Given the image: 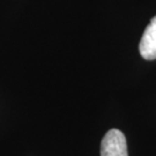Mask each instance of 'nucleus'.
I'll use <instances>...</instances> for the list:
<instances>
[{
    "label": "nucleus",
    "instance_id": "obj_1",
    "mask_svg": "<svg viewBox=\"0 0 156 156\" xmlns=\"http://www.w3.org/2000/svg\"><path fill=\"white\" fill-rule=\"evenodd\" d=\"M101 156H128L126 138L122 131L111 128L101 142Z\"/></svg>",
    "mask_w": 156,
    "mask_h": 156
},
{
    "label": "nucleus",
    "instance_id": "obj_2",
    "mask_svg": "<svg viewBox=\"0 0 156 156\" xmlns=\"http://www.w3.org/2000/svg\"><path fill=\"white\" fill-rule=\"evenodd\" d=\"M141 57L146 60L156 59V15L151 20L144 31L139 44Z\"/></svg>",
    "mask_w": 156,
    "mask_h": 156
}]
</instances>
